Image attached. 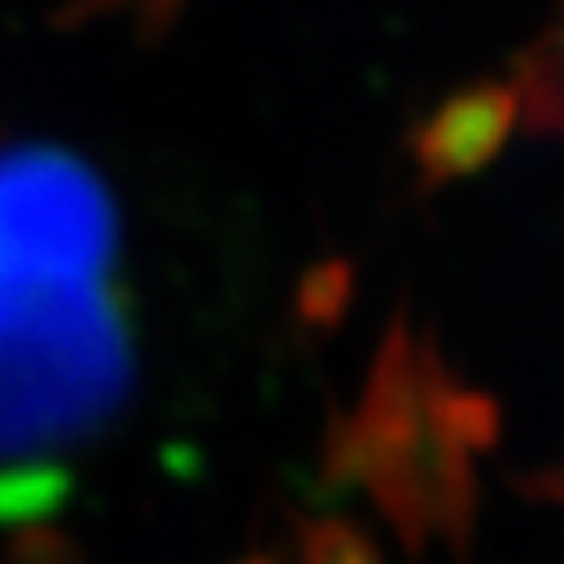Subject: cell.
Listing matches in <instances>:
<instances>
[{
	"label": "cell",
	"instance_id": "cell-8",
	"mask_svg": "<svg viewBox=\"0 0 564 564\" xmlns=\"http://www.w3.org/2000/svg\"><path fill=\"white\" fill-rule=\"evenodd\" d=\"M9 564H80V552L46 527H21V535L9 547Z\"/></svg>",
	"mask_w": 564,
	"mask_h": 564
},
{
	"label": "cell",
	"instance_id": "cell-2",
	"mask_svg": "<svg viewBox=\"0 0 564 564\" xmlns=\"http://www.w3.org/2000/svg\"><path fill=\"white\" fill-rule=\"evenodd\" d=\"M121 223L93 163L55 142L0 147V276L105 281Z\"/></svg>",
	"mask_w": 564,
	"mask_h": 564
},
{
	"label": "cell",
	"instance_id": "cell-7",
	"mask_svg": "<svg viewBox=\"0 0 564 564\" xmlns=\"http://www.w3.org/2000/svg\"><path fill=\"white\" fill-rule=\"evenodd\" d=\"M181 9L184 0H63L55 9V25L80 30V25L101 18H130L142 42H160L176 25Z\"/></svg>",
	"mask_w": 564,
	"mask_h": 564
},
{
	"label": "cell",
	"instance_id": "cell-4",
	"mask_svg": "<svg viewBox=\"0 0 564 564\" xmlns=\"http://www.w3.org/2000/svg\"><path fill=\"white\" fill-rule=\"evenodd\" d=\"M72 502L63 460H0V527H39Z\"/></svg>",
	"mask_w": 564,
	"mask_h": 564
},
{
	"label": "cell",
	"instance_id": "cell-3",
	"mask_svg": "<svg viewBox=\"0 0 564 564\" xmlns=\"http://www.w3.org/2000/svg\"><path fill=\"white\" fill-rule=\"evenodd\" d=\"M523 118L519 84L477 80L447 93L414 130H410V163L426 193L477 176L498 160L514 126Z\"/></svg>",
	"mask_w": 564,
	"mask_h": 564
},
{
	"label": "cell",
	"instance_id": "cell-10",
	"mask_svg": "<svg viewBox=\"0 0 564 564\" xmlns=\"http://www.w3.org/2000/svg\"><path fill=\"white\" fill-rule=\"evenodd\" d=\"M544 489H547V494H561V498H564V477H547Z\"/></svg>",
	"mask_w": 564,
	"mask_h": 564
},
{
	"label": "cell",
	"instance_id": "cell-1",
	"mask_svg": "<svg viewBox=\"0 0 564 564\" xmlns=\"http://www.w3.org/2000/svg\"><path fill=\"white\" fill-rule=\"evenodd\" d=\"M134 393V330L109 281L0 276V460H59Z\"/></svg>",
	"mask_w": 564,
	"mask_h": 564
},
{
	"label": "cell",
	"instance_id": "cell-6",
	"mask_svg": "<svg viewBox=\"0 0 564 564\" xmlns=\"http://www.w3.org/2000/svg\"><path fill=\"white\" fill-rule=\"evenodd\" d=\"M297 561L302 564H384L377 540L343 514H314L297 523Z\"/></svg>",
	"mask_w": 564,
	"mask_h": 564
},
{
	"label": "cell",
	"instance_id": "cell-9",
	"mask_svg": "<svg viewBox=\"0 0 564 564\" xmlns=\"http://www.w3.org/2000/svg\"><path fill=\"white\" fill-rule=\"evenodd\" d=\"M230 564H281L276 556H268V552H251V556H242V561H230Z\"/></svg>",
	"mask_w": 564,
	"mask_h": 564
},
{
	"label": "cell",
	"instance_id": "cell-5",
	"mask_svg": "<svg viewBox=\"0 0 564 564\" xmlns=\"http://www.w3.org/2000/svg\"><path fill=\"white\" fill-rule=\"evenodd\" d=\"M351 297H356V268L330 256V260L305 268L297 293H293V310L305 330H335L343 314L351 310Z\"/></svg>",
	"mask_w": 564,
	"mask_h": 564
}]
</instances>
